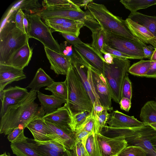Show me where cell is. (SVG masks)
<instances>
[{
    "mask_svg": "<svg viewBox=\"0 0 156 156\" xmlns=\"http://www.w3.org/2000/svg\"><path fill=\"white\" fill-rule=\"evenodd\" d=\"M37 92L30 90L29 94L16 104L9 106L0 122V133L8 135L14 129L21 127L24 129L33 120L43 117L45 112L34 101Z\"/></svg>",
    "mask_w": 156,
    "mask_h": 156,
    "instance_id": "6da1fadb",
    "label": "cell"
},
{
    "mask_svg": "<svg viewBox=\"0 0 156 156\" xmlns=\"http://www.w3.org/2000/svg\"><path fill=\"white\" fill-rule=\"evenodd\" d=\"M12 14L0 28V64L7 65L13 55L29 41L28 35L18 28Z\"/></svg>",
    "mask_w": 156,
    "mask_h": 156,
    "instance_id": "7a4b0ae2",
    "label": "cell"
},
{
    "mask_svg": "<svg viewBox=\"0 0 156 156\" xmlns=\"http://www.w3.org/2000/svg\"><path fill=\"white\" fill-rule=\"evenodd\" d=\"M65 80L67 87L66 102L64 104L72 115L83 112H91L93 104L73 66L69 69Z\"/></svg>",
    "mask_w": 156,
    "mask_h": 156,
    "instance_id": "3957f363",
    "label": "cell"
},
{
    "mask_svg": "<svg viewBox=\"0 0 156 156\" xmlns=\"http://www.w3.org/2000/svg\"><path fill=\"white\" fill-rule=\"evenodd\" d=\"M87 8L106 31L124 37L141 44H145L133 34L125 20L114 15L104 5L93 2L88 5Z\"/></svg>",
    "mask_w": 156,
    "mask_h": 156,
    "instance_id": "277c9868",
    "label": "cell"
},
{
    "mask_svg": "<svg viewBox=\"0 0 156 156\" xmlns=\"http://www.w3.org/2000/svg\"><path fill=\"white\" fill-rule=\"evenodd\" d=\"M39 14L43 20L59 17L82 22L92 32L101 27L89 11H83L73 3L66 5L44 8Z\"/></svg>",
    "mask_w": 156,
    "mask_h": 156,
    "instance_id": "5b68a950",
    "label": "cell"
},
{
    "mask_svg": "<svg viewBox=\"0 0 156 156\" xmlns=\"http://www.w3.org/2000/svg\"><path fill=\"white\" fill-rule=\"evenodd\" d=\"M103 75L108 85L112 98L117 103L121 99V91L124 78L128 72L130 61L128 59L114 58L113 63L104 62Z\"/></svg>",
    "mask_w": 156,
    "mask_h": 156,
    "instance_id": "8992f818",
    "label": "cell"
},
{
    "mask_svg": "<svg viewBox=\"0 0 156 156\" xmlns=\"http://www.w3.org/2000/svg\"><path fill=\"white\" fill-rule=\"evenodd\" d=\"M25 14L29 23L28 35L29 38L38 40L44 47L62 53L60 45L54 38L50 28L41 20L39 13Z\"/></svg>",
    "mask_w": 156,
    "mask_h": 156,
    "instance_id": "52a82bcc",
    "label": "cell"
},
{
    "mask_svg": "<svg viewBox=\"0 0 156 156\" xmlns=\"http://www.w3.org/2000/svg\"><path fill=\"white\" fill-rule=\"evenodd\" d=\"M156 136V130L149 125L132 128L125 139L128 146L140 147L145 152L147 156H156V150L151 140Z\"/></svg>",
    "mask_w": 156,
    "mask_h": 156,
    "instance_id": "ba28073f",
    "label": "cell"
},
{
    "mask_svg": "<svg viewBox=\"0 0 156 156\" xmlns=\"http://www.w3.org/2000/svg\"><path fill=\"white\" fill-rule=\"evenodd\" d=\"M106 44L110 47L139 59L145 58L141 44L124 37L106 31Z\"/></svg>",
    "mask_w": 156,
    "mask_h": 156,
    "instance_id": "9c48e42d",
    "label": "cell"
},
{
    "mask_svg": "<svg viewBox=\"0 0 156 156\" xmlns=\"http://www.w3.org/2000/svg\"><path fill=\"white\" fill-rule=\"evenodd\" d=\"M90 68L93 85L100 102L107 110H112L111 92L103 74Z\"/></svg>",
    "mask_w": 156,
    "mask_h": 156,
    "instance_id": "30bf717a",
    "label": "cell"
},
{
    "mask_svg": "<svg viewBox=\"0 0 156 156\" xmlns=\"http://www.w3.org/2000/svg\"><path fill=\"white\" fill-rule=\"evenodd\" d=\"M73 49L79 57L91 68L103 74L104 61L90 44L83 42L73 45Z\"/></svg>",
    "mask_w": 156,
    "mask_h": 156,
    "instance_id": "8fae6325",
    "label": "cell"
},
{
    "mask_svg": "<svg viewBox=\"0 0 156 156\" xmlns=\"http://www.w3.org/2000/svg\"><path fill=\"white\" fill-rule=\"evenodd\" d=\"M72 65L81 80L93 104L95 100L100 102L96 93L92 90L89 82L88 70L90 66L77 54L73 48V51L70 57Z\"/></svg>",
    "mask_w": 156,
    "mask_h": 156,
    "instance_id": "7c38bea8",
    "label": "cell"
},
{
    "mask_svg": "<svg viewBox=\"0 0 156 156\" xmlns=\"http://www.w3.org/2000/svg\"><path fill=\"white\" fill-rule=\"evenodd\" d=\"M96 136L102 156H118L128 146L124 138H110L101 133Z\"/></svg>",
    "mask_w": 156,
    "mask_h": 156,
    "instance_id": "4fadbf2b",
    "label": "cell"
},
{
    "mask_svg": "<svg viewBox=\"0 0 156 156\" xmlns=\"http://www.w3.org/2000/svg\"><path fill=\"white\" fill-rule=\"evenodd\" d=\"M49 128L51 134L49 136L51 140H54L71 151L76 140L75 133L71 129L65 128L45 121Z\"/></svg>",
    "mask_w": 156,
    "mask_h": 156,
    "instance_id": "5bb4252c",
    "label": "cell"
},
{
    "mask_svg": "<svg viewBox=\"0 0 156 156\" xmlns=\"http://www.w3.org/2000/svg\"><path fill=\"white\" fill-rule=\"evenodd\" d=\"M45 51L50 64V69L58 75H66L72 66L71 58L69 56L44 47Z\"/></svg>",
    "mask_w": 156,
    "mask_h": 156,
    "instance_id": "9a60e30c",
    "label": "cell"
},
{
    "mask_svg": "<svg viewBox=\"0 0 156 156\" xmlns=\"http://www.w3.org/2000/svg\"><path fill=\"white\" fill-rule=\"evenodd\" d=\"M106 123L110 127L116 128H135L147 125L134 116L127 115L118 110L113 111L110 114Z\"/></svg>",
    "mask_w": 156,
    "mask_h": 156,
    "instance_id": "2e32d148",
    "label": "cell"
},
{
    "mask_svg": "<svg viewBox=\"0 0 156 156\" xmlns=\"http://www.w3.org/2000/svg\"><path fill=\"white\" fill-rule=\"evenodd\" d=\"M26 78L23 70L0 64V91L4 90L7 85Z\"/></svg>",
    "mask_w": 156,
    "mask_h": 156,
    "instance_id": "e0dca14e",
    "label": "cell"
},
{
    "mask_svg": "<svg viewBox=\"0 0 156 156\" xmlns=\"http://www.w3.org/2000/svg\"><path fill=\"white\" fill-rule=\"evenodd\" d=\"M26 128L30 131L35 140L45 141L51 140L49 128L43 117L37 118L31 121Z\"/></svg>",
    "mask_w": 156,
    "mask_h": 156,
    "instance_id": "ac0fdd59",
    "label": "cell"
},
{
    "mask_svg": "<svg viewBox=\"0 0 156 156\" xmlns=\"http://www.w3.org/2000/svg\"><path fill=\"white\" fill-rule=\"evenodd\" d=\"M71 117L69 111L64 105L45 114L43 117L46 121L62 128L71 129Z\"/></svg>",
    "mask_w": 156,
    "mask_h": 156,
    "instance_id": "d6986e66",
    "label": "cell"
},
{
    "mask_svg": "<svg viewBox=\"0 0 156 156\" xmlns=\"http://www.w3.org/2000/svg\"><path fill=\"white\" fill-rule=\"evenodd\" d=\"M125 20L128 28L135 36L144 43L156 48V37L145 27L128 18Z\"/></svg>",
    "mask_w": 156,
    "mask_h": 156,
    "instance_id": "ffe728a7",
    "label": "cell"
},
{
    "mask_svg": "<svg viewBox=\"0 0 156 156\" xmlns=\"http://www.w3.org/2000/svg\"><path fill=\"white\" fill-rule=\"evenodd\" d=\"M32 53L33 49L30 47L28 41L13 55L7 65L23 70L29 64Z\"/></svg>",
    "mask_w": 156,
    "mask_h": 156,
    "instance_id": "44dd1931",
    "label": "cell"
},
{
    "mask_svg": "<svg viewBox=\"0 0 156 156\" xmlns=\"http://www.w3.org/2000/svg\"><path fill=\"white\" fill-rule=\"evenodd\" d=\"M10 147L16 156H42L34 147L33 139L28 137L20 141L11 143Z\"/></svg>",
    "mask_w": 156,
    "mask_h": 156,
    "instance_id": "7402d4cb",
    "label": "cell"
},
{
    "mask_svg": "<svg viewBox=\"0 0 156 156\" xmlns=\"http://www.w3.org/2000/svg\"><path fill=\"white\" fill-rule=\"evenodd\" d=\"M37 93V97L41 103V107L44 110L45 114L55 111L66 102V100L58 98L52 95H46L40 91Z\"/></svg>",
    "mask_w": 156,
    "mask_h": 156,
    "instance_id": "603a6c76",
    "label": "cell"
},
{
    "mask_svg": "<svg viewBox=\"0 0 156 156\" xmlns=\"http://www.w3.org/2000/svg\"><path fill=\"white\" fill-rule=\"evenodd\" d=\"M132 20L145 27L156 37V16L139 12L130 13L128 17Z\"/></svg>",
    "mask_w": 156,
    "mask_h": 156,
    "instance_id": "cb8c5ba5",
    "label": "cell"
},
{
    "mask_svg": "<svg viewBox=\"0 0 156 156\" xmlns=\"http://www.w3.org/2000/svg\"><path fill=\"white\" fill-rule=\"evenodd\" d=\"M54 81L41 68L37 71L35 76L27 87L31 88V90H34L37 92L44 87H48Z\"/></svg>",
    "mask_w": 156,
    "mask_h": 156,
    "instance_id": "d4e9b609",
    "label": "cell"
},
{
    "mask_svg": "<svg viewBox=\"0 0 156 156\" xmlns=\"http://www.w3.org/2000/svg\"><path fill=\"white\" fill-rule=\"evenodd\" d=\"M84 26L83 23L69 19L62 24L50 28L54 31L66 33L78 37L80 29Z\"/></svg>",
    "mask_w": 156,
    "mask_h": 156,
    "instance_id": "484cf974",
    "label": "cell"
},
{
    "mask_svg": "<svg viewBox=\"0 0 156 156\" xmlns=\"http://www.w3.org/2000/svg\"><path fill=\"white\" fill-rule=\"evenodd\" d=\"M92 41L90 45L103 60L105 61L103 55V49L106 44V34L105 31L101 27L92 32Z\"/></svg>",
    "mask_w": 156,
    "mask_h": 156,
    "instance_id": "4316f807",
    "label": "cell"
},
{
    "mask_svg": "<svg viewBox=\"0 0 156 156\" xmlns=\"http://www.w3.org/2000/svg\"><path fill=\"white\" fill-rule=\"evenodd\" d=\"M140 117L142 122L146 124L156 122V101L147 102L141 109Z\"/></svg>",
    "mask_w": 156,
    "mask_h": 156,
    "instance_id": "83f0119b",
    "label": "cell"
},
{
    "mask_svg": "<svg viewBox=\"0 0 156 156\" xmlns=\"http://www.w3.org/2000/svg\"><path fill=\"white\" fill-rule=\"evenodd\" d=\"M120 2L132 13L156 5V0H121Z\"/></svg>",
    "mask_w": 156,
    "mask_h": 156,
    "instance_id": "f1b7e54d",
    "label": "cell"
},
{
    "mask_svg": "<svg viewBox=\"0 0 156 156\" xmlns=\"http://www.w3.org/2000/svg\"><path fill=\"white\" fill-rule=\"evenodd\" d=\"M41 5L38 0H21L15 4L12 8L14 10H18L21 9L25 11V14L30 15L39 13L41 10Z\"/></svg>",
    "mask_w": 156,
    "mask_h": 156,
    "instance_id": "f546056e",
    "label": "cell"
},
{
    "mask_svg": "<svg viewBox=\"0 0 156 156\" xmlns=\"http://www.w3.org/2000/svg\"><path fill=\"white\" fill-rule=\"evenodd\" d=\"M50 91L52 95L63 100H66L67 97V87L66 80L63 82L54 81L50 85L45 88Z\"/></svg>",
    "mask_w": 156,
    "mask_h": 156,
    "instance_id": "4dcf8cb0",
    "label": "cell"
},
{
    "mask_svg": "<svg viewBox=\"0 0 156 156\" xmlns=\"http://www.w3.org/2000/svg\"><path fill=\"white\" fill-rule=\"evenodd\" d=\"M151 62L150 60L141 59L131 66L128 72L134 76L145 77L151 67Z\"/></svg>",
    "mask_w": 156,
    "mask_h": 156,
    "instance_id": "1f68e13d",
    "label": "cell"
},
{
    "mask_svg": "<svg viewBox=\"0 0 156 156\" xmlns=\"http://www.w3.org/2000/svg\"><path fill=\"white\" fill-rule=\"evenodd\" d=\"M33 141L34 147L42 156H72L71 151L69 150L58 152L44 145L37 144L34 139Z\"/></svg>",
    "mask_w": 156,
    "mask_h": 156,
    "instance_id": "d6a6232c",
    "label": "cell"
},
{
    "mask_svg": "<svg viewBox=\"0 0 156 156\" xmlns=\"http://www.w3.org/2000/svg\"><path fill=\"white\" fill-rule=\"evenodd\" d=\"M85 147L88 156H102L96 134L88 138Z\"/></svg>",
    "mask_w": 156,
    "mask_h": 156,
    "instance_id": "836d02e7",
    "label": "cell"
},
{
    "mask_svg": "<svg viewBox=\"0 0 156 156\" xmlns=\"http://www.w3.org/2000/svg\"><path fill=\"white\" fill-rule=\"evenodd\" d=\"M3 91L5 96L20 101L24 98L29 93L26 88L18 86L9 87L4 89Z\"/></svg>",
    "mask_w": 156,
    "mask_h": 156,
    "instance_id": "e575fe53",
    "label": "cell"
},
{
    "mask_svg": "<svg viewBox=\"0 0 156 156\" xmlns=\"http://www.w3.org/2000/svg\"><path fill=\"white\" fill-rule=\"evenodd\" d=\"M90 112L86 111L71 115L70 128L73 131L75 132L83 125Z\"/></svg>",
    "mask_w": 156,
    "mask_h": 156,
    "instance_id": "d590c367",
    "label": "cell"
},
{
    "mask_svg": "<svg viewBox=\"0 0 156 156\" xmlns=\"http://www.w3.org/2000/svg\"><path fill=\"white\" fill-rule=\"evenodd\" d=\"M110 114L105 109L98 115H94L96 134L100 133L102 129L105 125Z\"/></svg>",
    "mask_w": 156,
    "mask_h": 156,
    "instance_id": "8d00e7d4",
    "label": "cell"
},
{
    "mask_svg": "<svg viewBox=\"0 0 156 156\" xmlns=\"http://www.w3.org/2000/svg\"><path fill=\"white\" fill-rule=\"evenodd\" d=\"M118 156H147L143 149L136 146H128L124 148Z\"/></svg>",
    "mask_w": 156,
    "mask_h": 156,
    "instance_id": "74e56055",
    "label": "cell"
},
{
    "mask_svg": "<svg viewBox=\"0 0 156 156\" xmlns=\"http://www.w3.org/2000/svg\"><path fill=\"white\" fill-rule=\"evenodd\" d=\"M80 130H83L88 131L92 133L93 135L96 134L95 116L92 107L90 114L87 118L83 125L76 131Z\"/></svg>",
    "mask_w": 156,
    "mask_h": 156,
    "instance_id": "f35d334b",
    "label": "cell"
},
{
    "mask_svg": "<svg viewBox=\"0 0 156 156\" xmlns=\"http://www.w3.org/2000/svg\"><path fill=\"white\" fill-rule=\"evenodd\" d=\"M106 53L111 54L113 58L119 59H139L137 57L129 55L113 49L106 44L104 47L102 53L105 55Z\"/></svg>",
    "mask_w": 156,
    "mask_h": 156,
    "instance_id": "ab89813d",
    "label": "cell"
},
{
    "mask_svg": "<svg viewBox=\"0 0 156 156\" xmlns=\"http://www.w3.org/2000/svg\"><path fill=\"white\" fill-rule=\"evenodd\" d=\"M24 129L21 127L15 128L9 134L7 138L11 143L17 142L23 140L27 137L25 136L24 133Z\"/></svg>",
    "mask_w": 156,
    "mask_h": 156,
    "instance_id": "60d3db41",
    "label": "cell"
},
{
    "mask_svg": "<svg viewBox=\"0 0 156 156\" xmlns=\"http://www.w3.org/2000/svg\"><path fill=\"white\" fill-rule=\"evenodd\" d=\"M121 98H126L131 100L132 97V87L131 81L128 73L126 75L122 83L121 94Z\"/></svg>",
    "mask_w": 156,
    "mask_h": 156,
    "instance_id": "b9f144b4",
    "label": "cell"
},
{
    "mask_svg": "<svg viewBox=\"0 0 156 156\" xmlns=\"http://www.w3.org/2000/svg\"><path fill=\"white\" fill-rule=\"evenodd\" d=\"M35 141L38 144L44 145L58 152H65L67 150L63 146L54 140L45 141Z\"/></svg>",
    "mask_w": 156,
    "mask_h": 156,
    "instance_id": "7bdbcfd3",
    "label": "cell"
},
{
    "mask_svg": "<svg viewBox=\"0 0 156 156\" xmlns=\"http://www.w3.org/2000/svg\"><path fill=\"white\" fill-rule=\"evenodd\" d=\"M73 3L69 0H45L42 4L44 8L69 5Z\"/></svg>",
    "mask_w": 156,
    "mask_h": 156,
    "instance_id": "ee69618b",
    "label": "cell"
},
{
    "mask_svg": "<svg viewBox=\"0 0 156 156\" xmlns=\"http://www.w3.org/2000/svg\"><path fill=\"white\" fill-rule=\"evenodd\" d=\"M71 152L72 156H88L85 147L80 141L77 140Z\"/></svg>",
    "mask_w": 156,
    "mask_h": 156,
    "instance_id": "f6af8a7d",
    "label": "cell"
},
{
    "mask_svg": "<svg viewBox=\"0 0 156 156\" xmlns=\"http://www.w3.org/2000/svg\"><path fill=\"white\" fill-rule=\"evenodd\" d=\"M20 101L4 96L3 100L2 101V105L0 114L1 117L2 116L5 114L7 109L8 108L9 106L15 105L19 102Z\"/></svg>",
    "mask_w": 156,
    "mask_h": 156,
    "instance_id": "bcb514c9",
    "label": "cell"
},
{
    "mask_svg": "<svg viewBox=\"0 0 156 156\" xmlns=\"http://www.w3.org/2000/svg\"><path fill=\"white\" fill-rule=\"evenodd\" d=\"M24 14L21 9H19L15 15V22L16 27L25 34L23 25Z\"/></svg>",
    "mask_w": 156,
    "mask_h": 156,
    "instance_id": "7dc6e473",
    "label": "cell"
},
{
    "mask_svg": "<svg viewBox=\"0 0 156 156\" xmlns=\"http://www.w3.org/2000/svg\"><path fill=\"white\" fill-rule=\"evenodd\" d=\"M76 140L80 141L85 147L88 138L92 133L83 130H78L75 132Z\"/></svg>",
    "mask_w": 156,
    "mask_h": 156,
    "instance_id": "c3c4849f",
    "label": "cell"
},
{
    "mask_svg": "<svg viewBox=\"0 0 156 156\" xmlns=\"http://www.w3.org/2000/svg\"><path fill=\"white\" fill-rule=\"evenodd\" d=\"M61 34L67 42L73 46L83 42L78 37L73 35L63 33H61Z\"/></svg>",
    "mask_w": 156,
    "mask_h": 156,
    "instance_id": "681fc988",
    "label": "cell"
},
{
    "mask_svg": "<svg viewBox=\"0 0 156 156\" xmlns=\"http://www.w3.org/2000/svg\"><path fill=\"white\" fill-rule=\"evenodd\" d=\"M131 100L126 98H122L119 103L120 108L126 112H129L131 107Z\"/></svg>",
    "mask_w": 156,
    "mask_h": 156,
    "instance_id": "f907efd6",
    "label": "cell"
},
{
    "mask_svg": "<svg viewBox=\"0 0 156 156\" xmlns=\"http://www.w3.org/2000/svg\"><path fill=\"white\" fill-rule=\"evenodd\" d=\"M155 48L152 46L147 45L143 47V50L145 58L151 59L154 50Z\"/></svg>",
    "mask_w": 156,
    "mask_h": 156,
    "instance_id": "816d5d0a",
    "label": "cell"
},
{
    "mask_svg": "<svg viewBox=\"0 0 156 156\" xmlns=\"http://www.w3.org/2000/svg\"><path fill=\"white\" fill-rule=\"evenodd\" d=\"M151 67L145 77L156 78V61H151Z\"/></svg>",
    "mask_w": 156,
    "mask_h": 156,
    "instance_id": "f5cc1de1",
    "label": "cell"
},
{
    "mask_svg": "<svg viewBox=\"0 0 156 156\" xmlns=\"http://www.w3.org/2000/svg\"><path fill=\"white\" fill-rule=\"evenodd\" d=\"M92 108L94 115H98L100 113L105 109L100 102H97L96 100L94 101L93 104Z\"/></svg>",
    "mask_w": 156,
    "mask_h": 156,
    "instance_id": "db71d44e",
    "label": "cell"
},
{
    "mask_svg": "<svg viewBox=\"0 0 156 156\" xmlns=\"http://www.w3.org/2000/svg\"><path fill=\"white\" fill-rule=\"evenodd\" d=\"M71 1L79 7H84L85 9L87 8L88 5L93 2L92 0H71Z\"/></svg>",
    "mask_w": 156,
    "mask_h": 156,
    "instance_id": "11a10c76",
    "label": "cell"
},
{
    "mask_svg": "<svg viewBox=\"0 0 156 156\" xmlns=\"http://www.w3.org/2000/svg\"><path fill=\"white\" fill-rule=\"evenodd\" d=\"M104 58L106 62L108 64H112L113 63L114 58L110 54L106 53L105 54Z\"/></svg>",
    "mask_w": 156,
    "mask_h": 156,
    "instance_id": "9f6ffc18",
    "label": "cell"
},
{
    "mask_svg": "<svg viewBox=\"0 0 156 156\" xmlns=\"http://www.w3.org/2000/svg\"><path fill=\"white\" fill-rule=\"evenodd\" d=\"M23 25L25 34L28 35L29 28V23L27 16L25 13L23 16Z\"/></svg>",
    "mask_w": 156,
    "mask_h": 156,
    "instance_id": "6f0895ef",
    "label": "cell"
},
{
    "mask_svg": "<svg viewBox=\"0 0 156 156\" xmlns=\"http://www.w3.org/2000/svg\"><path fill=\"white\" fill-rule=\"evenodd\" d=\"M151 61H156V48H155L154 50L150 60Z\"/></svg>",
    "mask_w": 156,
    "mask_h": 156,
    "instance_id": "680465c9",
    "label": "cell"
},
{
    "mask_svg": "<svg viewBox=\"0 0 156 156\" xmlns=\"http://www.w3.org/2000/svg\"><path fill=\"white\" fill-rule=\"evenodd\" d=\"M151 143L153 147L156 150V136L151 140Z\"/></svg>",
    "mask_w": 156,
    "mask_h": 156,
    "instance_id": "91938a15",
    "label": "cell"
},
{
    "mask_svg": "<svg viewBox=\"0 0 156 156\" xmlns=\"http://www.w3.org/2000/svg\"><path fill=\"white\" fill-rule=\"evenodd\" d=\"M149 125L156 130V122L151 124Z\"/></svg>",
    "mask_w": 156,
    "mask_h": 156,
    "instance_id": "94428289",
    "label": "cell"
},
{
    "mask_svg": "<svg viewBox=\"0 0 156 156\" xmlns=\"http://www.w3.org/2000/svg\"><path fill=\"white\" fill-rule=\"evenodd\" d=\"M0 156H11L10 154L8 153V154H7L6 152H5L3 154H1Z\"/></svg>",
    "mask_w": 156,
    "mask_h": 156,
    "instance_id": "6125c7cd",
    "label": "cell"
},
{
    "mask_svg": "<svg viewBox=\"0 0 156 156\" xmlns=\"http://www.w3.org/2000/svg\"></svg>",
    "mask_w": 156,
    "mask_h": 156,
    "instance_id": "be15d7a7",
    "label": "cell"
}]
</instances>
